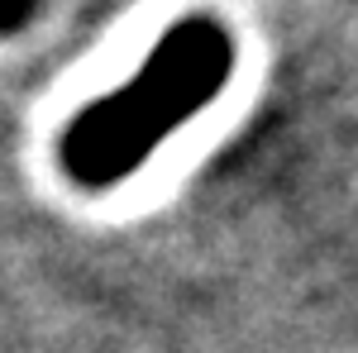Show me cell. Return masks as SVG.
<instances>
[{"label":"cell","instance_id":"6da1fadb","mask_svg":"<svg viewBox=\"0 0 358 353\" xmlns=\"http://www.w3.org/2000/svg\"><path fill=\"white\" fill-rule=\"evenodd\" d=\"M234 67V43L215 20H182L124 86L86 106L62 134V167L82 187H115L134 177L143 158L182 120L206 110Z\"/></svg>","mask_w":358,"mask_h":353},{"label":"cell","instance_id":"7a4b0ae2","mask_svg":"<svg viewBox=\"0 0 358 353\" xmlns=\"http://www.w3.org/2000/svg\"><path fill=\"white\" fill-rule=\"evenodd\" d=\"M24 15V0H0V24H15Z\"/></svg>","mask_w":358,"mask_h":353}]
</instances>
